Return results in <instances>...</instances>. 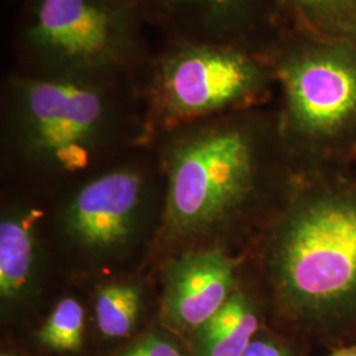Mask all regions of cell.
Listing matches in <instances>:
<instances>
[{"label": "cell", "mask_w": 356, "mask_h": 356, "mask_svg": "<svg viewBox=\"0 0 356 356\" xmlns=\"http://www.w3.org/2000/svg\"><path fill=\"white\" fill-rule=\"evenodd\" d=\"M3 148L35 175L72 176L149 140L139 79L40 78L1 85Z\"/></svg>", "instance_id": "1"}, {"label": "cell", "mask_w": 356, "mask_h": 356, "mask_svg": "<svg viewBox=\"0 0 356 356\" xmlns=\"http://www.w3.org/2000/svg\"><path fill=\"white\" fill-rule=\"evenodd\" d=\"M269 276L282 305L322 326L356 321V189L321 185L285 210L269 245Z\"/></svg>", "instance_id": "2"}, {"label": "cell", "mask_w": 356, "mask_h": 356, "mask_svg": "<svg viewBox=\"0 0 356 356\" xmlns=\"http://www.w3.org/2000/svg\"><path fill=\"white\" fill-rule=\"evenodd\" d=\"M15 72L40 78L139 79L153 54L143 0H20Z\"/></svg>", "instance_id": "3"}, {"label": "cell", "mask_w": 356, "mask_h": 356, "mask_svg": "<svg viewBox=\"0 0 356 356\" xmlns=\"http://www.w3.org/2000/svg\"><path fill=\"white\" fill-rule=\"evenodd\" d=\"M239 113L194 122L157 136L169 189L166 223L178 236H201L219 229L256 188L261 134Z\"/></svg>", "instance_id": "4"}, {"label": "cell", "mask_w": 356, "mask_h": 356, "mask_svg": "<svg viewBox=\"0 0 356 356\" xmlns=\"http://www.w3.org/2000/svg\"><path fill=\"white\" fill-rule=\"evenodd\" d=\"M256 51L247 44L163 41L139 78L149 139L261 99L276 72L272 57Z\"/></svg>", "instance_id": "5"}, {"label": "cell", "mask_w": 356, "mask_h": 356, "mask_svg": "<svg viewBox=\"0 0 356 356\" xmlns=\"http://www.w3.org/2000/svg\"><path fill=\"white\" fill-rule=\"evenodd\" d=\"M289 134L322 140L356 120V57L339 49L286 44L272 56Z\"/></svg>", "instance_id": "6"}, {"label": "cell", "mask_w": 356, "mask_h": 356, "mask_svg": "<svg viewBox=\"0 0 356 356\" xmlns=\"http://www.w3.org/2000/svg\"><path fill=\"white\" fill-rule=\"evenodd\" d=\"M145 172L139 164H116L91 178L65 210L66 234L82 250L113 252L129 242L138 227Z\"/></svg>", "instance_id": "7"}, {"label": "cell", "mask_w": 356, "mask_h": 356, "mask_svg": "<svg viewBox=\"0 0 356 356\" xmlns=\"http://www.w3.org/2000/svg\"><path fill=\"white\" fill-rule=\"evenodd\" d=\"M281 0H143L148 23L163 41L247 44Z\"/></svg>", "instance_id": "8"}, {"label": "cell", "mask_w": 356, "mask_h": 356, "mask_svg": "<svg viewBox=\"0 0 356 356\" xmlns=\"http://www.w3.org/2000/svg\"><path fill=\"white\" fill-rule=\"evenodd\" d=\"M236 261L219 248L182 254L166 270L165 313L172 323L198 329L234 292Z\"/></svg>", "instance_id": "9"}, {"label": "cell", "mask_w": 356, "mask_h": 356, "mask_svg": "<svg viewBox=\"0 0 356 356\" xmlns=\"http://www.w3.org/2000/svg\"><path fill=\"white\" fill-rule=\"evenodd\" d=\"M35 213H8L0 222V298L16 305L31 292L38 266Z\"/></svg>", "instance_id": "10"}, {"label": "cell", "mask_w": 356, "mask_h": 356, "mask_svg": "<svg viewBox=\"0 0 356 356\" xmlns=\"http://www.w3.org/2000/svg\"><path fill=\"white\" fill-rule=\"evenodd\" d=\"M141 301V289L135 284L119 282L99 288L95 298L99 331L107 338L128 337L138 323Z\"/></svg>", "instance_id": "11"}, {"label": "cell", "mask_w": 356, "mask_h": 356, "mask_svg": "<svg viewBox=\"0 0 356 356\" xmlns=\"http://www.w3.org/2000/svg\"><path fill=\"white\" fill-rule=\"evenodd\" d=\"M85 312L74 298H64L54 306L51 316L38 332L45 347L58 353L78 351L83 341Z\"/></svg>", "instance_id": "12"}, {"label": "cell", "mask_w": 356, "mask_h": 356, "mask_svg": "<svg viewBox=\"0 0 356 356\" xmlns=\"http://www.w3.org/2000/svg\"><path fill=\"white\" fill-rule=\"evenodd\" d=\"M259 327L254 307L216 335L194 342L197 356H242Z\"/></svg>", "instance_id": "13"}, {"label": "cell", "mask_w": 356, "mask_h": 356, "mask_svg": "<svg viewBox=\"0 0 356 356\" xmlns=\"http://www.w3.org/2000/svg\"><path fill=\"white\" fill-rule=\"evenodd\" d=\"M289 8L300 17L317 20L322 13H339V19L351 11L356 6V0H284Z\"/></svg>", "instance_id": "14"}, {"label": "cell", "mask_w": 356, "mask_h": 356, "mask_svg": "<svg viewBox=\"0 0 356 356\" xmlns=\"http://www.w3.org/2000/svg\"><path fill=\"white\" fill-rule=\"evenodd\" d=\"M118 356H184L176 344L159 334H149Z\"/></svg>", "instance_id": "15"}, {"label": "cell", "mask_w": 356, "mask_h": 356, "mask_svg": "<svg viewBox=\"0 0 356 356\" xmlns=\"http://www.w3.org/2000/svg\"><path fill=\"white\" fill-rule=\"evenodd\" d=\"M242 356H293L291 350L270 338L256 337L248 344Z\"/></svg>", "instance_id": "16"}, {"label": "cell", "mask_w": 356, "mask_h": 356, "mask_svg": "<svg viewBox=\"0 0 356 356\" xmlns=\"http://www.w3.org/2000/svg\"><path fill=\"white\" fill-rule=\"evenodd\" d=\"M339 20H341L339 28L343 31L344 33H347L348 36L356 40V6Z\"/></svg>", "instance_id": "17"}, {"label": "cell", "mask_w": 356, "mask_h": 356, "mask_svg": "<svg viewBox=\"0 0 356 356\" xmlns=\"http://www.w3.org/2000/svg\"><path fill=\"white\" fill-rule=\"evenodd\" d=\"M329 356H356V344L332 351Z\"/></svg>", "instance_id": "18"}, {"label": "cell", "mask_w": 356, "mask_h": 356, "mask_svg": "<svg viewBox=\"0 0 356 356\" xmlns=\"http://www.w3.org/2000/svg\"><path fill=\"white\" fill-rule=\"evenodd\" d=\"M0 356H13V355H11V354H8V353H3V354H1V355Z\"/></svg>", "instance_id": "19"}, {"label": "cell", "mask_w": 356, "mask_h": 356, "mask_svg": "<svg viewBox=\"0 0 356 356\" xmlns=\"http://www.w3.org/2000/svg\"><path fill=\"white\" fill-rule=\"evenodd\" d=\"M7 1H13V3H19L20 0H7Z\"/></svg>", "instance_id": "20"}]
</instances>
